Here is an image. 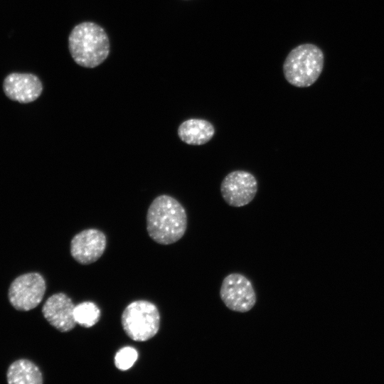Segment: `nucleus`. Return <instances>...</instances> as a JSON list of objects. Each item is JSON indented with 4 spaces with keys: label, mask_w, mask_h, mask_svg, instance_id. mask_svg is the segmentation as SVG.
<instances>
[{
    "label": "nucleus",
    "mask_w": 384,
    "mask_h": 384,
    "mask_svg": "<svg viewBox=\"0 0 384 384\" xmlns=\"http://www.w3.org/2000/svg\"><path fill=\"white\" fill-rule=\"evenodd\" d=\"M214 134V126L204 119H188L183 121L178 128L179 139L189 145L205 144L213 137Z\"/></svg>",
    "instance_id": "11"
},
{
    "label": "nucleus",
    "mask_w": 384,
    "mask_h": 384,
    "mask_svg": "<svg viewBox=\"0 0 384 384\" xmlns=\"http://www.w3.org/2000/svg\"><path fill=\"white\" fill-rule=\"evenodd\" d=\"M107 245L105 233L95 228L85 229L76 234L70 242V253L78 263L89 265L104 253Z\"/></svg>",
    "instance_id": "8"
},
{
    "label": "nucleus",
    "mask_w": 384,
    "mask_h": 384,
    "mask_svg": "<svg viewBox=\"0 0 384 384\" xmlns=\"http://www.w3.org/2000/svg\"><path fill=\"white\" fill-rule=\"evenodd\" d=\"M9 384H41L43 375L39 368L27 359H19L13 362L6 373Z\"/></svg>",
    "instance_id": "12"
},
{
    "label": "nucleus",
    "mask_w": 384,
    "mask_h": 384,
    "mask_svg": "<svg viewBox=\"0 0 384 384\" xmlns=\"http://www.w3.org/2000/svg\"><path fill=\"white\" fill-rule=\"evenodd\" d=\"M324 57L321 50L311 43L301 44L287 56L283 73L287 81L297 87L313 85L320 76Z\"/></svg>",
    "instance_id": "3"
},
{
    "label": "nucleus",
    "mask_w": 384,
    "mask_h": 384,
    "mask_svg": "<svg viewBox=\"0 0 384 384\" xmlns=\"http://www.w3.org/2000/svg\"><path fill=\"white\" fill-rule=\"evenodd\" d=\"M3 90L10 100L26 104L40 97L43 85L38 77L32 73H12L4 80Z\"/></svg>",
    "instance_id": "9"
},
{
    "label": "nucleus",
    "mask_w": 384,
    "mask_h": 384,
    "mask_svg": "<svg viewBox=\"0 0 384 384\" xmlns=\"http://www.w3.org/2000/svg\"><path fill=\"white\" fill-rule=\"evenodd\" d=\"M74 317L77 324L89 328L99 321L100 310L93 302H84L75 306Z\"/></svg>",
    "instance_id": "13"
},
{
    "label": "nucleus",
    "mask_w": 384,
    "mask_h": 384,
    "mask_svg": "<svg viewBox=\"0 0 384 384\" xmlns=\"http://www.w3.org/2000/svg\"><path fill=\"white\" fill-rule=\"evenodd\" d=\"M75 305L65 294L51 295L44 303L42 313L44 318L60 332L71 331L77 324L74 317Z\"/></svg>",
    "instance_id": "10"
},
{
    "label": "nucleus",
    "mask_w": 384,
    "mask_h": 384,
    "mask_svg": "<svg viewBox=\"0 0 384 384\" xmlns=\"http://www.w3.org/2000/svg\"><path fill=\"white\" fill-rule=\"evenodd\" d=\"M186 228V212L177 199L160 195L153 200L146 213V230L154 241L173 244L184 235Z\"/></svg>",
    "instance_id": "1"
},
{
    "label": "nucleus",
    "mask_w": 384,
    "mask_h": 384,
    "mask_svg": "<svg viewBox=\"0 0 384 384\" xmlns=\"http://www.w3.org/2000/svg\"><path fill=\"white\" fill-rule=\"evenodd\" d=\"M125 334L135 341H146L159 331L160 314L157 307L146 300H137L127 306L122 314Z\"/></svg>",
    "instance_id": "4"
},
{
    "label": "nucleus",
    "mask_w": 384,
    "mask_h": 384,
    "mask_svg": "<svg viewBox=\"0 0 384 384\" xmlns=\"http://www.w3.org/2000/svg\"><path fill=\"white\" fill-rule=\"evenodd\" d=\"M68 47L75 62L85 68H95L107 58L110 41L102 27L86 21L75 26L68 38Z\"/></svg>",
    "instance_id": "2"
},
{
    "label": "nucleus",
    "mask_w": 384,
    "mask_h": 384,
    "mask_svg": "<svg viewBox=\"0 0 384 384\" xmlns=\"http://www.w3.org/2000/svg\"><path fill=\"white\" fill-rule=\"evenodd\" d=\"M46 289V282L41 274L26 273L17 277L10 284L9 299L16 309L29 311L41 302Z\"/></svg>",
    "instance_id": "6"
},
{
    "label": "nucleus",
    "mask_w": 384,
    "mask_h": 384,
    "mask_svg": "<svg viewBox=\"0 0 384 384\" xmlns=\"http://www.w3.org/2000/svg\"><path fill=\"white\" fill-rule=\"evenodd\" d=\"M257 188V181L252 174L244 170H235L223 179L220 193L228 205L240 208L254 199Z\"/></svg>",
    "instance_id": "7"
},
{
    "label": "nucleus",
    "mask_w": 384,
    "mask_h": 384,
    "mask_svg": "<svg viewBox=\"0 0 384 384\" xmlns=\"http://www.w3.org/2000/svg\"><path fill=\"white\" fill-rule=\"evenodd\" d=\"M138 358V353L131 346L119 349L114 356V365L120 370H127L132 368Z\"/></svg>",
    "instance_id": "14"
},
{
    "label": "nucleus",
    "mask_w": 384,
    "mask_h": 384,
    "mask_svg": "<svg viewBox=\"0 0 384 384\" xmlns=\"http://www.w3.org/2000/svg\"><path fill=\"white\" fill-rule=\"evenodd\" d=\"M220 297L228 309L239 313L250 311L257 302V294L251 281L238 272L230 273L224 277Z\"/></svg>",
    "instance_id": "5"
}]
</instances>
